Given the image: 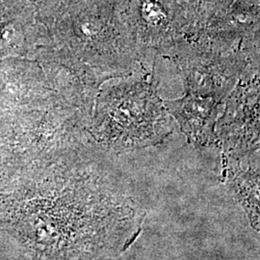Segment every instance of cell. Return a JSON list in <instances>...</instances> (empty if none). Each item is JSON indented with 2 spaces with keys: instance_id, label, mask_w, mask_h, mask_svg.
<instances>
[{
  "instance_id": "obj_1",
  "label": "cell",
  "mask_w": 260,
  "mask_h": 260,
  "mask_svg": "<svg viewBox=\"0 0 260 260\" xmlns=\"http://www.w3.org/2000/svg\"><path fill=\"white\" fill-rule=\"evenodd\" d=\"M167 106L189 137L204 143L212 136L221 109L220 104L210 98L188 94L181 100L169 102Z\"/></svg>"
}]
</instances>
